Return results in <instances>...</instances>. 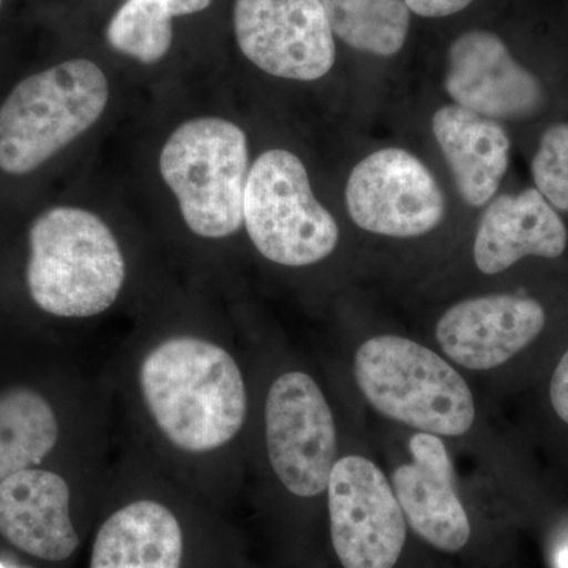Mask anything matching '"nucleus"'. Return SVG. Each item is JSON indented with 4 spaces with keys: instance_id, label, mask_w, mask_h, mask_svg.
I'll use <instances>...</instances> for the list:
<instances>
[{
    "instance_id": "obj_10",
    "label": "nucleus",
    "mask_w": 568,
    "mask_h": 568,
    "mask_svg": "<svg viewBox=\"0 0 568 568\" xmlns=\"http://www.w3.org/2000/svg\"><path fill=\"white\" fill-rule=\"evenodd\" d=\"M234 32L245 58L272 77L316 81L335 63L321 0H235Z\"/></svg>"
},
{
    "instance_id": "obj_18",
    "label": "nucleus",
    "mask_w": 568,
    "mask_h": 568,
    "mask_svg": "<svg viewBox=\"0 0 568 568\" xmlns=\"http://www.w3.org/2000/svg\"><path fill=\"white\" fill-rule=\"evenodd\" d=\"M59 439L50 403L31 388L0 395V481L40 465Z\"/></svg>"
},
{
    "instance_id": "obj_9",
    "label": "nucleus",
    "mask_w": 568,
    "mask_h": 568,
    "mask_svg": "<svg viewBox=\"0 0 568 568\" xmlns=\"http://www.w3.org/2000/svg\"><path fill=\"white\" fill-rule=\"evenodd\" d=\"M346 207L362 230L395 239L418 237L446 215V197L435 175L413 153L388 148L354 168L346 183Z\"/></svg>"
},
{
    "instance_id": "obj_11",
    "label": "nucleus",
    "mask_w": 568,
    "mask_h": 568,
    "mask_svg": "<svg viewBox=\"0 0 568 568\" xmlns=\"http://www.w3.org/2000/svg\"><path fill=\"white\" fill-rule=\"evenodd\" d=\"M444 85L455 104L493 121L528 119L545 103L540 81L488 31L465 32L450 44Z\"/></svg>"
},
{
    "instance_id": "obj_13",
    "label": "nucleus",
    "mask_w": 568,
    "mask_h": 568,
    "mask_svg": "<svg viewBox=\"0 0 568 568\" xmlns=\"http://www.w3.org/2000/svg\"><path fill=\"white\" fill-rule=\"evenodd\" d=\"M410 463L392 477L406 521L433 547L457 552L470 538V523L455 489V469L439 436L418 432L409 440Z\"/></svg>"
},
{
    "instance_id": "obj_19",
    "label": "nucleus",
    "mask_w": 568,
    "mask_h": 568,
    "mask_svg": "<svg viewBox=\"0 0 568 568\" xmlns=\"http://www.w3.org/2000/svg\"><path fill=\"white\" fill-rule=\"evenodd\" d=\"M332 32L347 47L392 58L403 50L410 28L405 0H321Z\"/></svg>"
},
{
    "instance_id": "obj_4",
    "label": "nucleus",
    "mask_w": 568,
    "mask_h": 568,
    "mask_svg": "<svg viewBox=\"0 0 568 568\" xmlns=\"http://www.w3.org/2000/svg\"><path fill=\"white\" fill-rule=\"evenodd\" d=\"M110 84L85 59L26 78L0 106V170L32 173L102 118Z\"/></svg>"
},
{
    "instance_id": "obj_5",
    "label": "nucleus",
    "mask_w": 568,
    "mask_h": 568,
    "mask_svg": "<svg viewBox=\"0 0 568 568\" xmlns=\"http://www.w3.org/2000/svg\"><path fill=\"white\" fill-rule=\"evenodd\" d=\"M160 173L194 234L222 239L241 230L250 173L241 126L220 118L182 123L163 145Z\"/></svg>"
},
{
    "instance_id": "obj_1",
    "label": "nucleus",
    "mask_w": 568,
    "mask_h": 568,
    "mask_svg": "<svg viewBox=\"0 0 568 568\" xmlns=\"http://www.w3.org/2000/svg\"><path fill=\"white\" fill-rule=\"evenodd\" d=\"M140 384L153 420L181 450H216L244 426V376L233 355L211 342L178 336L160 343L142 362Z\"/></svg>"
},
{
    "instance_id": "obj_14",
    "label": "nucleus",
    "mask_w": 568,
    "mask_h": 568,
    "mask_svg": "<svg viewBox=\"0 0 568 568\" xmlns=\"http://www.w3.org/2000/svg\"><path fill=\"white\" fill-rule=\"evenodd\" d=\"M0 536L33 558L69 559L80 545L70 518L69 484L40 469L0 481Z\"/></svg>"
},
{
    "instance_id": "obj_12",
    "label": "nucleus",
    "mask_w": 568,
    "mask_h": 568,
    "mask_svg": "<svg viewBox=\"0 0 568 568\" xmlns=\"http://www.w3.org/2000/svg\"><path fill=\"white\" fill-rule=\"evenodd\" d=\"M545 323L544 306L534 298L489 294L448 308L437 321L436 338L455 364L484 372L521 353Z\"/></svg>"
},
{
    "instance_id": "obj_3",
    "label": "nucleus",
    "mask_w": 568,
    "mask_h": 568,
    "mask_svg": "<svg viewBox=\"0 0 568 568\" xmlns=\"http://www.w3.org/2000/svg\"><path fill=\"white\" fill-rule=\"evenodd\" d=\"M362 394L377 413L436 436H463L476 420L473 392L440 355L409 338L366 339L354 358Z\"/></svg>"
},
{
    "instance_id": "obj_24",
    "label": "nucleus",
    "mask_w": 568,
    "mask_h": 568,
    "mask_svg": "<svg viewBox=\"0 0 568 568\" xmlns=\"http://www.w3.org/2000/svg\"><path fill=\"white\" fill-rule=\"evenodd\" d=\"M559 566L560 568H568V549L559 556Z\"/></svg>"
},
{
    "instance_id": "obj_6",
    "label": "nucleus",
    "mask_w": 568,
    "mask_h": 568,
    "mask_svg": "<svg viewBox=\"0 0 568 568\" xmlns=\"http://www.w3.org/2000/svg\"><path fill=\"white\" fill-rule=\"evenodd\" d=\"M244 224L257 252L275 264L302 267L331 256L339 230L313 194L305 164L272 149L254 160L246 181Z\"/></svg>"
},
{
    "instance_id": "obj_17",
    "label": "nucleus",
    "mask_w": 568,
    "mask_h": 568,
    "mask_svg": "<svg viewBox=\"0 0 568 568\" xmlns=\"http://www.w3.org/2000/svg\"><path fill=\"white\" fill-rule=\"evenodd\" d=\"M183 534L170 508L138 500L104 521L91 568H181Z\"/></svg>"
},
{
    "instance_id": "obj_2",
    "label": "nucleus",
    "mask_w": 568,
    "mask_h": 568,
    "mask_svg": "<svg viewBox=\"0 0 568 568\" xmlns=\"http://www.w3.org/2000/svg\"><path fill=\"white\" fill-rule=\"evenodd\" d=\"M28 286L43 312L91 317L106 312L125 282V260L106 223L78 207H54L33 222Z\"/></svg>"
},
{
    "instance_id": "obj_25",
    "label": "nucleus",
    "mask_w": 568,
    "mask_h": 568,
    "mask_svg": "<svg viewBox=\"0 0 568 568\" xmlns=\"http://www.w3.org/2000/svg\"><path fill=\"white\" fill-rule=\"evenodd\" d=\"M0 7H2V0H0Z\"/></svg>"
},
{
    "instance_id": "obj_7",
    "label": "nucleus",
    "mask_w": 568,
    "mask_h": 568,
    "mask_svg": "<svg viewBox=\"0 0 568 568\" xmlns=\"http://www.w3.org/2000/svg\"><path fill=\"white\" fill-rule=\"evenodd\" d=\"M268 459L287 491L315 497L328 487L336 463V428L320 386L301 372L272 384L265 402Z\"/></svg>"
},
{
    "instance_id": "obj_8",
    "label": "nucleus",
    "mask_w": 568,
    "mask_h": 568,
    "mask_svg": "<svg viewBox=\"0 0 568 568\" xmlns=\"http://www.w3.org/2000/svg\"><path fill=\"white\" fill-rule=\"evenodd\" d=\"M336 556L345 568H394L406 544V518L390 481L364 457L336 459L328 478Z\"/></svg>"
},
{
    "instance_id": "obj_22",
    "label": "nucleus",
    "mask_w": 568,
    "mask_h": 568,
    "mask_svg": "<svg viewBox=\"0 0 568 568\" xmlns=\"http://www.w3.org/2000/svg\"><path fill=\"white\" fill-rule=\"evenodd\" d=\"M410 13L422 18H446L467 9L474 0H405Z\"/></svg>"
},
{
    "instance_id": "obj_20",
    "label": "nucleus",
    "mask_w": 568,
    "mask_h": 568,
    "mask_svg": "<svg viewBox=\"0 0 568 568\" xmlns=\"http://www.w3.org/2000/svg\"><path fill=\"white\" fill-rule=\"evenodd\" d=\"M212 0H126L108 26L115 51L142 63H155L173 43V18L197 13Z\"/></svg>"
},
{
    "instance_id": "obj_16",
    "label": "nucleus",
    "mask_w": 568,
    "mask_h": 568,
    "mask_svg": "<svg viewBox=\"0 0 568 568\" xmlns=\"http://www.w3.org/2000/svg\"><path fill=\"white\" fill-rule=\"evenodd\" d=\"M432 130L463 201L473 207L488 204L508 170L510 138L506 129L454 103L435 112Z\"/></svg>"
},
{
    "instance_id": "obj_21",
    "label": "nucleus",
    "mask_w": 568,
    "mask_h": 568,
    "mask_svg": "<svg viewBox=\"0 0 568 568\" xmlns=\"http://www.w3.org/2000/svg\"><path fill=\"white\" fill-rule=\"evenodd\" d=\"M532 178L552 207L568 212V123H558L541 136L532 160Z\"/></svg>"
},
{
    "instance_id": "obj_23",
    "label": "nucleus",
    "mask_w": 568,
    "mask_h": 568,
    "mask_svg": "<svg viewBox=\"0 0 568 568\" xmlns=\"http://www.w3.org/2000/svg\"><path fill=\"white\" fill-rule=\"evenodd\" d=\"M549 395H551V405L556 414L568 425V351L556 366Z\"/></svg>"
},
{
    "instance_id": "obj_15",
    "label": "nucleus",
    "mask_w": 568,
    "mask_h": 568,
    "mask_svg": "<svg viewBox=\"0 0 568 568\" xmlns=\"http://www.w3.org/2000/svg\"><path fill=\"white\" fill-rule=\"evenodd\" d=\"M567 227L537 189L503 194L489 203L478 223L474 261L485 275H496L523 257L555 260L567 248Z\"/></svg>"
},
{
    "instance_id": "obj_26",
    "label": "nucleus",
    "mask_w": 568,
    "mask_h": 568,
    "mask_svg": "<svg viewBox=\"0 0 568 568\" xmlns=\"http://www.w3.org/2000/svg\"><path fill=\"white\" fill-rule=\"evenodd\" d=\"M0 568H3L2 566H0Z\"/></svg>"
}]
</instances>
